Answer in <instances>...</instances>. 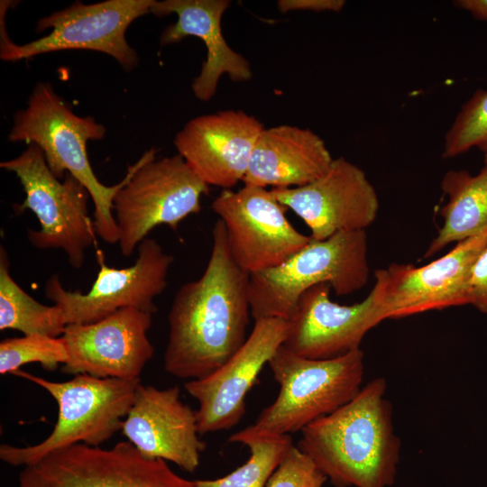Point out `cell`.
<instances>
[{
    "mask_svg": "<svg viewBox=\"0 0 487 487\" xmlns=\"http://www.w3.org/2000/svg\"><path fill=\"white\" fill-rule=\"evenodd\" d=\"M249 281L250 274L231 254L225 225L218 219L203 274L182 285L173 299L163 357L167 372L201 379L241 348L251 316Z\"/></svg>",
    "mask_w": 487,
    "mask_h": 487,
    "instance_id": "6da1fadb",
    "label": "cell"
},
{
    "mask_svg": "<svg viewBox=\"0 0 487 487\" xmlns=\"http://www.w3.org/2000/svg\"><path fill=\"white\" fill-rule=\"evenodd\" d=\"M387 383L378 377L334 412L301 430L298 447L335 487H389L400 440L394 431Z\"/></svg>",
    "mask_w": 487,
    "mask_h": 487,
    "instance_id": "7a4b0ae2",
    "label": "cell"
},
{
    "mask_svg": "<svg viewBox=\"0 0 487 487\" xmlns=\"http://www.w3.org/2000/svg\"><path fill=\"white\" fill-rule=\"evenodd\" d=\"M106 127L92 117H81L55 92L49 82L36 84L27 106L18 110L8 134L10 142L35 143L43 152L52 173L63 179L73 175L88 190L95 206L96 234L107 244L118 243L113 201L127 181L129 171L117 184L106 186L95 175L87 152V142L104 138Z\"/></svg>",
    "mask_w": 487,
    "mask_h": 487,
    "instance_id": "3957f363",
    "label": "cell"
},
{
    "mask_svg": "<svg viewBox=\"0 0 487 487\" xmlns=\"http://www.w3.org/2000/svg\"><path fill=\"white\" fill-rule=\"evenodd\" d=\"M369 274L365 231L311 239L281 264L250 274L251 316L289 320L309 288L327 284L337 296L350 295L366 285Z\"/></svg>",
    "mask_w": 487,
    "mask_h": 487,
    "instance_id": "277c9868",
    "label": "cell"
},
{
    "mask_svg": "<svg viewBox=\"0 0 487 487\" xmlns=\"http://www.w3.org/2000/svg\"><path fill=\"white\" fill-rule=\"evenodd\" d=\"M12 374L43 388L59 408L53 430L41 443L23 447L1 445V460L14 466L34 464L76 444L99 446L122 429L141 384L140 378H96L86 373L66 381H49L22 370Z\"/></svg>",
    "mask_w": 487,
    "mask_h": 487,
    "instance_id": "5b68a950",
    "label": "cell"
},
{
    "mask_svg": "<svg viewBox=\"0 0 487 487\" xmlns=\"http://www.w3.org/2000/svg\"><path fill=\"white\" fill-rule=\"evenodd\" d=\"M268 365L280 392L252 426L276 435L301 431L349 402L362 389L364 372L361 349L315 360L280 345Z\"/></svg>",
    "mask_w": 487,
    "mask_h": 487,
    "instance_id": "8992f818",
    "label": "cell"
},
{
    "mask_svg": "<svg viewBox=\"0 0 487 487\" xmlns=\"http://www.w3.org/2000/svg\"><path fill=\"white\" fill-rule=\"evenodd\" d=\"M156 153L151 148L128 167V179L113 201L117 244L124 257L156 226L176 230L183 219L199 213L201 197L209 192L179 154L157 160Z\"/></svg>",
    "mask_w": 487,
    "mask_h": 487,
    "instance_id": "52a82bcc",
    "label": "cell"
},
{
    "mask_svg": "<svg viewBox=\"0 0 487 487\" xmlns=\"http://www.w3.org/2000/svg\"><path fill=\"white\" fill-rule=\"evenodd\" d=\"M0 167L14 172L23 188L25 198L14 207L15 212L29 209L38 218L40 229L27 230L29 242L40 250L61 249L73 268H81L87 248L96 245L87 188L69 172L62 181L58 179L35 143L19 156L2 161Z\"/></svg>",
    "mask_w": 487,
    "mask_h": 487,
    "instance_id": "ba28073f",
    "label": "cell"
},
{
    "mask_svg": "<svg viewBox=\"0 0 487 487\" xmlns=\"http://www.w3.org/2000/svg\"><path fill=\"white\" fill-rule=\"evenodd\" d=\"M154 0H106L95 4L76 1L37 23V32L51 31L23 45L13 42L5 31L1 11L0 58L17 61L32 56L65 50H89L113 57L126 70L139 61L128 44L125 32L137 18L150 13Z\"/></svg>",
    "mask_w": 487,
    "mask_h": 487,
    "instance_id": "9c48e42d",
    "label": "cell"
},
{
    "mask_svg": "<svg viewBox=\"0 0 487 487\" xmlns=\"http://www.w3.org/2000/svg\"><path fill=\"white\" fill-rule=\"evenodd\" d=\"M18 481L19 487H197L129 441L110 449L76 444L55 451L25 465Z\"/></svg>",
    "mask_w": 487,
    "mask_h": 487,
    "instance_id": "30bf717a",
    "label": "cell"
},
{
    "mask_svg": "<svg viewBox=\"0 0 487 487\" xmlns=\"http://www.w3.org/2000/svg\"><path fill=\"white\" fill-rule=\"evenodd\" d=\"M135 262L127 268L108 267L101 251H96L97 276L87 293L64 289L57 275L45 284V296L61 307L67 326L88 324L103 319L115 311L134 308L154 314V299L167 286L169 270L174 262L159 243L145 238L137 247Z\"/></svg>",
    "mask_w": 487,
    "mask_h": 487,
    "instance_id": "8fae6325",
    "label": "cell"
},
{
    "mask_svg": "<svg viewBox=\"0 0 487 487\" xmlns=\"http://www.w3.org/2000/svg\"><path fill=\"white\" fill-rule=\"evenodd\" d=\"M486 245L487 227L424 266L391 263L377 270L372 289L383 319L468 305L471 271Z\"/></svg>",
    "mask_w": 487,
    "mask_h": 487,
    "instance_id": "7c38bea8",
    "label": "cell"
},
{
    "mask_svg": "<svg viewBox=\"0 0 487 487\" xmlns=\"http://www.w3.org/2000/svg\"><path fill=\"white\" fill-rule=\"evenodd\" d=\"M211 207L225 225L234 260L249 274L281 264L312 239L291 225L287 207L264 188L223 189Z\"/></svg>",
    "mask_w": 487,
    "mask_h": 487,
    "instance_id": "4fadbf2b",
    "label": "cell"
},
{
    "mask_svg": "<svg viewBox=\"0 0 487 487\" xmlns=\"http://www.w3.org/2000/svg\"><path fill=\"white\" fill-rule=\"evenodd\" d=\"M271 192L304 221L313 240L365 231L375 221L380 206L364 171L344 157L334 159L322 176L305 186Z\"/></svg>",
    "mask_w": 487,
    "mask_h": 487,
    "instance_id": "5bb4252c",
    "label": "cell"
},
{
    "mask_svg": "<svg viewBox=\"0 0 487 487\" xmlns=\"http://www.w3.org/2000/svg\"><path fill=\"white\" fill-rule=\"evenodd\" d=\"M288 321L263 318L241 348L211 374L185 382L188 393L198 402L196 410L199 435L232 428L245 413V398L264 365L283 345Z\"/></svg>",
    "mask_w": 487,
    "mask_h": 487,
    "instance_id": "9a60e30c",
    "label": "cell"
},
{
    "mask_svg": "<svg viewBox=\"0 0 487 487\" xmlns=\"http://www.w3.org/2000/svg\"><path fill=\"white\" fill-rule=\"evenodd\" d=\"M152 313L121 308L94 323L68 325L60 335L68 353L61 371L96 378L135 379L152 359Z\"/></svg>",
    "mask_w": 487,
    "mask_h": 487,
    "instance_id": "2e32d148",
    "label": "cell"
},
{
    "mask_svg": "<svg viewBox=\"0 0 487 487\" xmlns=\"http://www.w3.org/2000/svg\"><path fill=\"white\" fill-rule=\"evenodd\" d=\"M330 289L327 284H318L303 292L287 320L283 346L309 359L338 357L360 349L364 335L384 320L373 289L353 305L332 301Z\"/></svg>",
    "mask_w": 487,
    "mask_h": 487,
    "instance_id": "e0dca14e",
    "label": "cell"
},
{
    "mask_svg": "<svg viewBox=\"0 0 487 487\" xmlns=\"http://www.w3.org/2000/svg\"><path fill=\"white\" fill-rule=\"evenodd\" d=\"M263 129L256 117L244 111H218L189 120L173 142L205 183L230 189L243 182Z\"/></svg>",
    "mask_w": 487,
    "mask_h": 487,
    "instance_id": "ac0fdd59",
    "label": "cell"
},
{
    "mask_svg": "<svg viewBox=\"0 0 487 487\" xmlns=\"http://www.w3.org/2000/svg\"><path fill=\"white\" fill-rule=\"evenodd\" d=\"M122 433L148 459H162L193 473L206 444L198 438L197 413L180 400V389L140 384Z\"/></svg>",
    "mask_w": 487,
    "mask_h": 487,
    "instance_id": "d6986e66",
    "label": "cell"
},
{
    "mask_svg": "<svg viewBox=\"0 0 487 487\" xmlns=\"http://www.w3.org/2000/svg\"><path fill=\"white\" fill-rule=\"evenodd\" d=\"M230 5L228 0H154L150 9L158 17L178 15L177 22L163 30L161 46L179 42L188 36L203 41L207 58L191 85L195 96L201 101L213 97L224 74L234 82L247 81L253 76L249 61L234 51L223 35L221 21Z\"/></svg>",
    "mask_w": 487,
    "mask_h": 487,
    "instance_id": "ffe728a7",
    "label": "cell"
},
{
    "mask_svg": "<svg viewBox=\"0 0 487 487\" xmlns=\"http://www.w3.org/2000/svg\"><path fill=\"white\" fill-rule=\"evenodd\" d=\"M333 160L325 141L310 129L289 124L264 128L243 183L264 188L302 187L322 176Z\"/></svg>",
    "mask_w": 487,
    "mask_h": 487,
    "instance_id": "44dd1931",
    "label": "cell"
},
{
    "mask_svg": "<svg viewBox=\"0 0 487 487\" xmlns=\"http://www.w3.org/2000/svg\"><path fill=\"white\" fill-rule=\"evenodd\" d=\"M441 188L448 197L447 203L439 211L444 222L425 258L487 227V162L476 175L465 170H448L443 176Z\"/></svg>",
    "mask_w": 487,
    "mask_h": 487,
    "instance_id": "7402d4cb",
    "label": "cell"
},
{
    "mask_svg": "<svg viewBox=\"0 0 487 487\" xmlns=\"http://www.w3.org/2000/svg\"><path fill=\"white\" fill-rule=\"evenodd\" d=\"M67 326L61 307L43 305L26 293L10 274L8 254L0 247V330L24 335H61Z\"/></svg>",
    "mask_w": 487,
    "mask_h": 487,
    "instance_id": "603a6c76",
    "label": "cell"
},
{
    "mask_svg": "<svg viewBox=\"0 0 487 487\" xmlns=\"http://www.w3.org/2000/svg\"><path fill=\"white\" fill-rule=\"evenodd\" d=\"M228 440L248 447L250 456L247 461L224 477L195 481L197 487H265L293 446L289 435L261 432L252 425L233 434Z\"/></svg>",
    "mask_w": 487,
    "mask_h": 487,
    "instance_id": "cb8c5ba5",
    "label": "cell"
},
{
    "mask_svg": "<svg viewBox=\"0 0 487 487\" xmlns=\"http://www.w3.org/2000/svg\"><path fill=\"white\" fill-rule=\"evenodd\" d=\"M477 148L487 154V89H477L463 105L444 139L443 158Z\"/></svg>",
    "mask_w": 487,
    "mask_h": 487,
    "instance_id": "d4e9b609",
    "label": "cell"
},
{
    "mask_svg": "<svg viewBox=\"0 0 487 487\" xmlns=\"http://www.w3.org/2000/svg\"><path fill=\"white\" fill-rule=\"evenodd\" d=\"M68 361V353L61 337L43 335H24L6 338L0 343V373L20 370L23 364L39 363L48 371L55 370Z\"/></svg>",
    "mask_w": 487,
    "mask_h": 487,
    "instance_id": "484cf974",
    "label": "cell"
},
{
    "mask_svg": "<svg viewBox=\"0 0 487 487\" xmlns=\"http://www.w3.org/2000/svg\"><path fill=\"white\" fill-rule=\"evenodd\" d=\"M326 481L310 457L293 445L265 487H323Z\"/></svg>",
    "mask_w": 487,
    "mask_h": 487,
    "instance_id": "4316f807",
    "label": "cell"
},
{
    "mask_svg": "<svg viewBox=\"0 0 487 487\" xmlns=\"http://www.w3.org/2000/svg\"><path fill=\"white\" fill-rule=\"evenodd\" d=\"M469 304L487 313V245L479 254L471 271Z\"/></svg>",
    "mask_w": 487,
    "mask_h": 487,
    "instance_id": "83f0119b",
    "label": "cell"
},
{
    "mask_svg": "<svg viewBox=\"0 0 487 487\" xmlns=\"http://www.w3.org/2000/svg\"><path fill=\"white\" fill-rule=\"evenodd\" d=\"M345 5L344 0H279L280 13L290 11L340 12Z\"/></svg>",
    "mask_w": 487,
    "mask_h": 487,
    "instance_id": "f1b7e54d",
    "label": "cell"
},
{
    "mask_svg": "<svg viewBox=\"0 0 487 487\" xmlns=\"http://www.w3.org/2000/svg\"><path fill=\"white\" fill-rule=\"evenodd\" d=\"M453 4L470 13L473 18L487 21V0H456Z\"/></svg>",
    "mask_w": 487,
    "mask_h": 487,
    "instance_id": "f546056e",
    "label": "cell"
},
{
    "mask_svg": "<svg viewBox=\"0 0 487 487\" xmlns=\"http://www.w3.org/2000/svg\"><path fill=\"white\" fill-rule=\"evenodd\" d=\"M484 162H487V154H484Z\"/></svg>",
    "mask_w": 487,
    "mask_h": 487,
    "instance_id": "4dcf8cb0",
    "label": "cell"
}]
</instances>
